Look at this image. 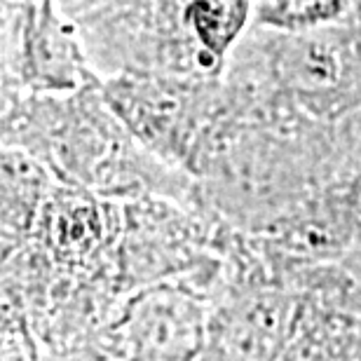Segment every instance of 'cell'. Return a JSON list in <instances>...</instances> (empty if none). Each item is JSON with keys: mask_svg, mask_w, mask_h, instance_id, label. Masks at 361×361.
Instances as JSON below:
<instances>
[{"mask_svg": "<svg viewBox=\"0 0 361 361\" xmlns=\"http://www.w3.org/2000/svg\"><path fill=\"white\" fill-rule=\"evenodd\" d=\"M101 87L108 106L143 148L192 176L223 108L221 78L120 73L101 80Z\"/></svg>", "mask_w": 361, "mask_h": 361, "instance_id": "cell-1", "label": "cell"}, {"mask_svg": "<svg viewBox=\"0 0 361 361\" xmlns=\"http://www.w3.org/2000/svg\"><path fill=\"white\" fill-rule=\"evenodd\" d=\"M212 298L188 281L129 291L99 336V361H202Z\"/></svg>", "mask_w": 361, "mask_h": 361, "instance_id": "cell-2", "label": "cell"}, {"mask_svg": "<svg viewBox=\"0 0 361 361\" xmlns=\"http://www.w3.org/2000/svg\"><path fill=\"white\" fill-rule=\"evenodd\" d=\"M3 12L5 92L73 94L101 82L75 26L54 0H5Z\"/></svg>", "mask_w": 361, "mask_h": 361, "instance_id": "cell-3", "label": "cell"}, {"mask_svg": "<svg viewBox=\"0 0 361 361\" xmlns=\"http://www.w3.org/2000/svg\"><path fill=\"white\" fill-rule=\"evenodd\" d=\"M54 185V174L40 160L26 150L3 148V256L31 237Z\"/></svg>", "mask_w": 361, "mask_h": 361, "instance_id": "cell-4", "label": "cell"}, {"mask_svg": "<svg viewBox=\"0 0 361 361\" xmlns=\"http://www.w3.org/2000/svg\"><path fill=\"white\" fill-rule=\"evenodd\" d=\"M350 10V0H256L254 24L277 31H310L336 24Z\"/></svg>", "mask_w": 361, "mask_h": 361, "instance_id": "cell-5", "label": "cell"}, {"mask_svg": "<svg viewBox=\"0 0 361 361\" xmlns=\"http://www.w3.org/2000/svg\"><path fill=\"white\" fill-rule=\"evenodd\" d=\"M355 5H359V7H361V0H355Z\"/></svg>", "mask_w": 361, "mask_h": 361, "instance_id": "cell-6", "label": "cell"}]
</instances>
